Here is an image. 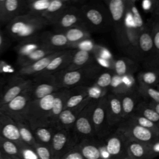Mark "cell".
I'll return each mask as SVG.
<instances>
[{"instance_id": "cell-1", "label": "cell", "mask_w": 159, "mask_h": 159, "mask_svg": "<svg viewBox=\"0 0 159 159\" xmlns=\"http://www.w3.org/2000/svg\"><path fill=\"white\" fill-rule=\"evenodd\" d=\"M50 25L45 18L27 12L18 16L5 26L4 32L12 40L21 42L40 34V31Z\"/></svg>"}, {"instance_id": "cell-2", "label": "cell", "mask_w": 159, "mask_h": 159, "mask_svg": "<svg viewBox=\"0 0 159 159\" xmlns=\"http://www.w3.org/2000/svg\"><path fill=\"white\" fill-rule=\"evenodd\" d=\"M97 61L75 70H62L53 75L57 86L61 89L78 86H91L98 76L105 70Z\"/></svg>"}, {"instance_id": "cell-3", "label": "cell", "mask_w": 159, "mask_h": 159, "mask_svg": "<svg viewBox=\"0 0 159 159\" xmlns=\"http://www.w3.org/2000/svg\"><path fill=\"white\" fill-rule=\"evenodd\" d=\"M80 9L85 25L91 32H106L112 29L110 14L104 3L85 1Z\"/></svg>"}, {"instance_id": "cell-4", "label": "cell", "mask_w": 159, "mask_h": 159, "mask_svg": "<svg viewBox=\"0 0 159 159\" xmlns=\"http://www.w3.org/2000/svg\"><path fill=\"white\" fill-rule=\"evenodd\" d=\"M56 93L30 102L24 115V120L32 130L39 127H50V116Z\"/></svg>"}, {"instance_id": "cell-5", "label": "cell", "mask_w": 159, "mask_h": 159, "mask_svg": "<svg viewBox=\"0 0 159 159\" xmlns=\"http://www.w3.org/2000/svg\"><path fill=\"white\" fill-rule=\"evenodd\" d=\"M96 100L93 99L87 104L81 111L75 123L72 132L78 144L84 140L96 137L92 122V112Z\"/></svg>"}, {"instance_id": "cell-6", "label": "cell", "mask_w": 159, "mask_h": 159, "mask_svg": "<svg viewBox=\"0 0 159 159\" xmlns=\"http://www.w3.org/2000/svg\"><path fill=\"white\" fill-rule=\"evenodd\" d=\"M116 129L120 131L130 140L150 144L159 139V135L137 124L129 118L123 120Z\"/></svg>"}, {"instance_id": "cell-7", "label": "cell", "mask_w": 159, "mask_h": 159, "mask_svg": "<svg viewBox=\"0 0 159 159\" xmlns=\"http://www.w3.org/2000/svg\"><path fill=\"white\" fill-rule=\"evenodd\" d=\"M55 29V32H63L75 27H86L81 14L80 6L70 5L66 7L61 14L50 24Z\"/></svg>"}, {"instance_id": "cell-8", "label": "cell", "mask_w": 159, "mask_h": 159, "mask_svg": "<svg viewBox=\"0 0 159 159\" xmlns=\"http://www.w3.org/2000/svg\"><path fill=\"white\" fill-rule=\"evenodd\" d=\"M32 83V78L17 75L7 80L0 94V107L25 91Z\"/></svg>"}, {"instance_id": "cell-9", "label": "cell", "mask_w": 159, "mask_h": 159, "mask_svg": "<svg viewBox=\"0 0 159 159\" xmlns=\"http://www.w3.org/2000/svg\"><path fill=\"white\" fill-rule=\"evenodd\" d=\"M107 95L96 100L92 112V122L96 137L102 139L111 132L107 121Z\"/></svg>"}, {"instance_id": "cell-10", "label": "cell", "mask_w": 159, "mask_h": 159, "mask_svg": "<svg viewBox=\"0 0 159 159\" xmlns=\"http://www.w3.org/2000/svg\"><path fill=\"white\" fill-rule=\"evenodd\" d=\"M32 79V83L28 89L32 101L42 99L61 89L57 86L53 75L37 76Z\"/></svg>"}, {"instance_id": "cell-11", "label": "cell", "mask_w": 159, "mask_h": 159, "mask_svg": "<svg viewBox=\"0 0 159 159\" xmlns=\"http://www.w3.org/2000/svg\"><path fill=\"white\" fill-rule=\"evenodd\" d=\"M111 19L116 42L119 40L125 25L127 0H105Z\"/></svg>"}, {"instance_id": "cell-12", "label": "cell", "mask_w": 159, "mask_h": 159, "mask_svg": "<svg viewBox=\"0 0 159 159\" xmlns=\"http://www.w3.org/2000/svg\"><path fill=\"white\" fill-rule=\"evenodd\" d=\"M139 32L132 25L125 23L122 34L117 43L127 57L139 61L138 53Z\"/></svg>"}, {"instance_id": "cell-13", "label": "cell", "mask_w": 159, "mask_h": 159, "mask_svg": "<svg viewBox=\"0 0 159 159\" xmlns=\"http://www.w3.org/2000/svg\"><path fill=\"white\" fill-rule=\"evenodd\" d=\"M78 145L72 131L56 129L51 143L54 159H60L68 151Z\"/></svg>"}, {"instance_id": "cell-14", "label": "cell", "mask_w": 159, "mask_h": 159, "mask_svg": "<svg viewBox=\"0 0 159 159\" xmlns=\"http://www.w3.org/2000/svg\"><path fill=\"white\" fill-rule=\"evenodd\" d=\"M28 12L27 1L0 0V25L6 26L16 17Z\"/></svg>"}, {"instance_id": "cell-15", "label": "cell", "mask_w": 159, "mask_h": 159, "mask_svg": "<svg viewBox=\"0 0 159 159\" xmlns=\"http://www.w3.org/2000/svg\"><path fill=\"white\" fill-rule=\"evenodd\" d=\"M29 89V88H28ZM28 89L0 109L7 114L15 122L24 121V115L30 102L32 101Z\"/></svg>"}, {"instance_id": "cell-16", "label": "cell", "mask_w": 159, "mask_h": 159, "mask_svg": "<svg viewBox=\"0 0 159 159\" xmlns=\"http://www.w3.org/2000/svg\"><path fill=\"white\" fill-rule=\"evenodd\" d=\"M104 143L112 159H124L127 157L126 145L128 139L117 129L105 137Z\"/></svg>"}, {"instance_id": "cell-17", "label": "cell", "mask_w": 159, "mask_h": 159, "mask_svg": "<svg viewBox=\"0 0 159 159\" xmlns=\"http://www.w3.org/2000/svg\"><path fill=\"white\" fill-rule=\"evenodd\" d=\"M153 51V42L150 20L145 23L143 29L139 32L138 53L139 61L146 62L152 56Z\"/></svg>"}, {"instance_id": "cell-18", "label": "cell", "mask_w": 159, "mask_h": 159, "mask_svg": "<svg viewBox=\"0 0 159 159\" xmlns=\"http://www.w3.org/2000/svg\"><path fill=\"white\" fill-rule=\"evenodd\" d=\"M39 38L42 47L55 52L71 49L72 45L62 33L45 31L40 33Z\"/></svg>"}, {"instance_id": "cell-19", "label": "cell", "mask_w": 159, "mask_h": 159, "mask_svg": "<svg viewBox=\"0 0 159 159\" xmlns=\"http://www.w3.org/2000/svg\"><path fill=\"white\" fill-rule=\"evenodd\" d=\"M0 136L12 141L20 147L22 141L16 122L2 109H0Z\"/></svg>"}, {"instance_id": "cell-20", "label": "cell", "mask_w": 159, "mask_h": 159, "mask_svg": "<svg viewBox=\"0 0 159 159\" xmlns=\"http://www.w3.org/2000/svg\"><path fill=\"white\" fill-rule=\"evenodd\" d=\"M107 121L112 130L123 120L121 99L119 94L109 93L107 94Z\"/></svg>"}, {"instance_id": "cell-21", "label": "cell", "mask_w": 159, "mask_h": 159, "mask_svg": "<svg viewBox=\"0 0 159 159\" xmlns=\"http://www.w3.org/2000/svg\"><path fill=\"white\" fill-rule=\"evenodd\" d=\"M91 101H86L75 108L64 109L58 118L55 129L72 131L78 115Z\"/></svg>"}, {"instance_id": "cell-22", "label": "cell", "mask_w": 159, "mask_h": 159, "mask_svg": "<svg viewBox=\"0 0 159 159\" xmlns=\"http://www.w3.org/2000/svg\"><path fill=\"white\" fill-rule=\"evenodd\" d=\"M75 51V49L63 50L59 55L57 56L50 61L43 71L39 73L37 76L53 75L65 70L70 64Z\"/></svg>"}, {"instance_id": "cell-23", "label": "cell", "mask_w": 159, "mask_h": 159, "mask_svg": "<svg viewBox=\"0 0 159 159\" xmlns=\"http://www.w3.org/2000/svg\"><path fill=\"white\" fill-rule=\"evenodd\" d=\"M63 51V50L55 52L29 65L19 68V70L17 71L15 75L25 78L29 76H32V78L35 77L39 73L43 71L50 63V61L57 56L59 55Z\"/></svg>"}, {"instance_id": "cell-24", "label": "cell", "mask_w": 159, "mask_h": 159, "mask_svg": "<svg viewBox=\"0 0 159 159\" xmlns=\"http://www.w3.org/2000/svg\"><path fill=\"white\" fill-rule=\"evenodd\" d=\"M70 94V89H61L57 92L50 116V127L55 129L60 114L65 109L66 101Z\"/></svg>"}, {"instance_id": "cell-25", "label": "cell", "mask_w": 159, "mask_h": 159, "mask_svg": "<svg viewBox=\"0 0 159 159\" xmlns=\"http://www.w3.org/2000/svg\"><path fill=\"white\" fill-rule=\"evenodd\" d=\"M127 154L130 159H153L149 144L128 140L126 145Z\"/></svg>"}, {"instance_id": "cell-26", "label": "cell", "mask_w": 159, "mask_h": 159, "mask_svg": "<svg viewBox=\"0 0 159 159\" xmlns=\"http://www.w3.org/2000/svg\"><path fill=\"white\" fill-rule=\"evenodd\" d=\"M96 61L94 55L88 51L75 49L70 64L63 70H75L82 68Z\"/></svg>"}, {"instance_id": "cell-27", "label": "cell", "mask_w": 159, "mask_h": 159, "mask_svg": "<svg viewBox=\"0 0 159 159\" xmlns=\"http://www.w3.org/2000/svg\"><path fill=\"white\" fill-rule=\"evenodd\" d=\"M138 67L137 61L127 56L120 57L114 60L112 71L115 75L122 77L127 75H134Z\"/></svg>"}, {"instance_id": "cell-28", "label": "cell", "mask_w": 159, "mask_h": 159, "mask_svg": "<svg viewBox=\"0 0 159 159\" xmlns=\"http://www.w3.org/2000/svg\"><path fill=\"white\" fill-rule=\"evenodd\" d=\"M89 86H78L70 89V94L66 101L65 109L75 108L81 104L93 100L89 96Z\"/></svg>"}, {"instance_id": "cell-29", "label": "cell", "mask_w": 159, "mask_h": 159, "mask_svg": "<svg viewBox=\"0 0 159 159\" xmlns=\"http://www.w3.org/2000/svg\"><path fill=\"white\" fill-rule=\"evenodd\" d=\"M119 95L121 99L123 120H125L134 114L137 104L141 101V97L137 91Z\"/></svg>"}, {"instance_id": "cell-30", "label": "cell", "mask_w": 159, "mask_h": 159, "mask_svg": "<svg viewBox=\"0 0 159 159\" xmlns=\"http://www.w3.org/2000/svg\"><path fill=\"white\" fill-rule=\"evenodd\" d=\"M77 147L84 159H101L99 141L94 139L84 140Z\"/></svg>"}, {"instance_id": "cell-31", "label": "cell", "mask_w": 159, "mask_h": 159, "mask_svg": "<svg viewBox=\"0 0 159 159\" xmlns=\"http://www.w3.org/2000/svg\"><path fill=\"white\" fill-rule=\"evenodd\" d=\"M71 45L91 40V32L84 27H75L62 32Z\"/></svg>"}, {"instance_id": "cell-32", "label": "cell", "mask_w": 159, "mask_h": 159, "mask_svg": "<svg viewBox=\"0 0 159 159\" xmlns=\"http://www.w3.org/2000/svg\"><path fill=\"white\" fill-rule=\"evenodd\" d=\"M39 35L34 38L19 42L15 47L17 54V60L27 56L34 51L42 47L39 38Z\"/></svg>"}, {"instance_id": "cell-33", "label": "cell", "mask_w": 159, "mask_h": 159, "mask_svg": "<svg viewBox=\"0 0 159 159\" xmlns=\"http://www.w3.org/2000/svg\"><path fill=\"white\" fill-rule=\"evenodd\" d=\"M55 52H55L53 50H50L45 47H42L38 48L37 50L34 51L33 52H32L27 56H26L21 59L17 60V62L20 68L24 67V66L29 65L40 59L45 57L46 56L50 55L52 53H53Z\"/></svg>"}, {"instance_id": "cell-34", "label": "cell", "mask_w": 159, "mask_h": 159, "mask_svg": "<svg viewBox=\"0 0 159 159\" xmlns=\"http://www.w3.org/2000/svg\"><path fill=\"white\" fill-rule=\"evenodd\" d=\"M55 130L52 127L47 126L39 127L32 130L37 143L50 147Z\"/></svg>"}, {"instance_id": "cell-35", "label": "cell", "mask_w": 159, "mask_h": 159, "mask_svg": "<svg viewBox=\"0 0 159 159\" xmlns=\"http://www.w3.org/2000/svg\"><path fill=\"white\" fill-rule=\"evenodd\" d=\"M134 113L145 117L159 127V114L149 105L148 102L141 101L137 104Z\"/></svg>"}, {"instance_id": "cell-36", "label": "cell", "mask_w": 159, "mask_h": 159, "mask_svg": "<svg viewBox=\"0 0 159 159\" xmlns=\"http://www.w3.org/2000/svg\"><path fill=\"white\" fill-rule=\"evenodd\" d=\"M135 2L136 1L135 0H127L126 14L130 17L134 27L139 32L143 29L145 23L142 19Z\"/></svg>"}, {"instance_id": "cell-37", "label": "cell", "mask_w": 159, "mask_h": 159, "mask_svg": "<svg viewBox=\"0 0 159 159\" xmlns=\"http://www.w3.org/2000/svg\"><path fill=\"white\" fill-rule=\"evenodd\" d=\"M137 81L139 85L155 88L159 83V74L152 70L140 71L137 75Z\"/></svg>"}, {"instance_id": "cell-38", "label": "cell", "mask_w": 159, "mask_h": 159, "mask_svg": "<svg viewBox=\"0 0 159 159\" xmlns=\"http://www.w3.org/2000/svg\"><path fill=\"white\" fill-rule=\"evenodd\" d=\"M150 22L153 42V51L151 57L143 63L144 66L152 62L159 55V20L152 17Z\"/></svg>"}, {"instance_id": "cell-39", "label": "cell", "mask_w": 159, "mask_h": 159, "mask_svg": "<svg viewBox=\"0 0 159 159\" xmlns=\"http://www.w3.org/2000/svg\"><path fill=\"white\" fill-rule=\"evenodd\" d=\"M16 122L19 129L22 141L27 145L34 147L37 143V142L34 137L30 127L24 121H17Z\"/></svg>"}, {"instance_id": "cell-40", "label": "cell", "mask_w": 159, "mask_h": 159, "mask_svg": "<svg viewBox=\"0 0 159 159\" xmlns=\"http://www.w3.org/2000/svg\"><path fill=\"white\" fill-rule=\"evenodd\" d=\"M114 72L112 70L105 69L96 78L91 86H96L100 89L109 91Z\"/></svg>"}, {"instance_id": "cell-41", "label": "cell", "mask_w": 159, "mask_h": 159, "mask_svg": "<svg viewBox=\"0 0 159 159\" xmlns=\"http://www.w3.org/2000/svg\"><path fill=\"white\" fill-rule=\"evenodd\" d=\"M0 148L12 159H21L17 145L1 136H0Z\"/></svg>"}, {"instance_id": "cell-42", "label": "cell", "mask_w": 159, "mask_h": 159, "mask_svg": "<svg viewBox=\"0 0 159 159\" xmlns=\"http://www.w3.org/2000/svg\"><path fill=\"white\" fill-rule=\"evenodd\" d=\"M137 91L141 98L145 99V101L159 102V91L156 88L139 84Z\"/></svg>"}, {"instance_id": "cell-43", "label": "cell", "mask_w": 159, "mask_h": 159, "mask_svg": "<svg viewBox=\"0 0 159 159\" xmlns=\"http://www.w3.org/2000/svg\"><path fill=\"white\" fill-rule=\"evenodd\" d=\"M51 0H30L27 1L28 12L42 16L48 7Z\"/></svg>"}, {"instance_id": "cell-44", "label": "cell", "mask_w": 159, "mask_h": 159, "mask_svg": "<svg viewBox=\"0 0 159 159\" xmlns=\"http://www.w3.org/2000/svg\"><path fill=\"white\" fill-rule=\"evenodd\" d=\"M129 118L130 119L134 122H135V123H137V124L142 126L143 127H145L152 131L153 132L157 134V135H159V127L157 125H155L154 123H153L148 119H146L145 117L140 115L134 113Z\"/></svg>"}, {"instance_id": "cell-45", "label": "cell", "mask_w": 159, "mask_h": 159, "mask_svg": "<svg viewBox=\"0 0 159 159\" xmlns=\"http://www.w3.org/2000/svg\"><path fill=\"white\" fill-rule=\"evenodd\" d=\"M39 159H54L50 147L37 143L34 147Z\"/></svg>"}, {"instance_id": "cell-46", "label": "cell", "mask_w": 159, "mask_h": 159, "mask_svg": "<svg viewBox=\"0 0 159 159\" xmlns=\"http://www.w3.org/2000/svg\"><path fill=\"white\" fill-rule=\"evenodd\" d=\"M18 147L21 159H39L33 147L25 143Z\"/></svg>"}, {"instance_id": "cell-47", "label": "cell", "mask_w": 159, "mask_h": 159, "mask_svg": "<svg viewBox=\"0 0 159 159\" xmlns=\"http://www.w3.org/2000/svg\"><path fill=\"white\" fill-rule=\"evenodd\" d=\"M122 83L128 93L136 91L139 84H137L136 80L134 75H127L122 77Z\"/></svg>"}, {"instance_id": "cell-48", "label": "cell", "mask_w": 159, "mask_h": 159, "mask_svg": "<svg viewBox=\"0 0 159 159\" xmlns=\"http://www.w3.org/2000/svg\"><path fill=\"white\" fill-rule=\"evenodd\" d=\"M60 159H84L80 153L77 145L71 150L66 153Z\"/></svg>"}, {"instance_id": "cell-49", "label": "cell", "mask_w": 159, "mask_h": 159, "mask_svg": "<svg viewBox=\"0 0 159 159\" xmlns=\"http://www.w3.org/2000/svg\"><path fill=\"white\" fill-rule=\"evenodd\" d=\"M10 45V39L5 34L4 31H0V55Z\"/></svg>"}, {"instance_id": "cell-50", "label": "cell", "mask_w": 159, "mask_h": 159, "mask_svg": "<svg viewBox=\"0 0 159 159\" xmlns=\"http://www.w3.org/2000/svg\"><path fill=\"white\" fill-rule=\"evenodd\" d=\"M99 148L101 154V159H112V157L108 152L106 144L104 142L99 141Z\"/></svg>"}, {"instance_id": "cell-51", "label": "cell", "mask_w": 159, "mask_h": 159, "mask_svg": "<svg viewBox=\"0 0 159 159\" xmlns=\"http://www.w3.org/2000/svg\"><path fill=\"white\" fill-rule=\"evenodd\" d=\"M155 4V0H146L142 2V7L143 11L152 13Z\"/></svg>"}, {"instance_id": "cell-52", "label": "cell", "mask_w": 159, "mask_h": 159, "mask_svg": "<svg viewBox=\"0 0 159 159\" xmlns=\"http://www.w3.org/2000/svg\"><path fill=\"white\" fill-rule=\"evenodd\" d=\"M14 71V69L9 64L4 61H0V74H7L11 73Z\"/></svg>"}, {"instance_id": "cell-53", "label": "cell", "mask_w": 159, "mask_h": 159, "mask_svg": "<svg viewBox=\"0 0 159 159\" xmlns=\"http://www.w3.org/2000/svg\"><path fill=\"white\" fill-rule=\"evenodd\" d=\"M149 147L151 152L155 158L159 155V139L149 144Z\"/></svg>"}, {"instance_id": "cell-54", "label": "cell", "mask_w": 159, "mask_h": 159, "mask_svg": "<svg viewBox=\"0 0 159 159\" xmlns=\"http://www.w3.org/2000/svg\"><path fill=\"white\" fill-rule=\"evenodd\" d=\"M147 70H152L156 71H159V55L150 63L144 66Z\"/></svg>"}, {"instance_id": "cell-55", "label": "cell", "mask_w": 159, "mask_h": 159, "mask_svg": "<svg viewBox=\"0 0 159 159\" xmlns=\"http://www.w3.org/2000/svg\"><path fill=\"white\" fill-rule=\"evenodd\" d=\"M152 17L159 20V0H155V4L152 13Z\"/></svg>"}, {"instance_id": "cell-56", "label": "cell", "mask_w": 159, "mask_h": 159, "mask_svg": "<svg viewBox=\"0 0 159 159\" xmlns=\"http://www.w3.org/2000/svg\"><path fill=\"white\" fill-rule=\"evenodd\" d=\"M148 104L159 114V102L152 101V102H149Z\"/></svg>"}, {"instance_id": "cell-57", "label": "cell", "mask_w": 159, "mask_h": 159, "mask_svg": "<svg viewBox=\"0 0 159 159\" xmlns=\"http://www.w3.org/2000/svg\"><path fill=\"white\" fill-rule=\"evenodd\" d=\"M6 81H7V80L4 79L2 77H0V94H1V92L3 87L5 85Z\"/></svg>"}, {"instance_id": "cell-58", "label": "cell", "mask_w": 159, "mask_h": 159, "mask_svg": "<svg viewBox=\"0 0 159 159\" xmlns=\"http://www.w3.org/2000/svg\"><path fill=\"white\" fill-rule=\"evenodd\" d=\"M0 159H12L8 155H7L5 153H4L2 150L0 148Z\"/></svg>"}, {"instance_id": "cell-59", "label": "cell", "mask_w": 159, "mask_h": 159, "mask_svg": "<svg viewBox=\"0 0 159 159\" xmlns=\"http://www.w3.org/2000/svg\"><path fill=\"white\" fill-rule=\"evenodd\" d=\"M156 88L159 91V83H158V85L156 86Z\"/></svg>"}, {"instance_id": "cell-60", "label": "cell", "mask_w": 159, "mask_h": 159, "mask_svg": "<svg viewBox=\"0 0 159 159\" xmlns=\"http://www.w3.org/2000/svg\"><path fill=\"white\" fill-rule=\"evenodd\" d=\"M124 159H130V158H129V157L127 156V157H125V158H124Z\"/></svg>"}, {"instance_id": "cell-61", "label": "cell", "mask_w": 159, "mask_h": 159, "mask_svg": "<svg viewBox=\"0 0 159 159\" xmlns=\"http://www.w3.org/2000/svg\"><path fill=\"white\" fill-rule=\"evenodd\" d=\"M1 25H0V31H1Z\"/></svg>"}, {"instance_id": "cell-62", "label": "cell", "mask_w": 159, "mask_h": 159, "mask_svg": "<svg viewBox=\"0 0 159 159\" xmlns=\"http://www.w3.org/2000/svg\"><path fill=\"white\" fill-rule=\"evenodd\" d=\"M158 74H159V71H158Z\"/></svg>"}]
</instances>
